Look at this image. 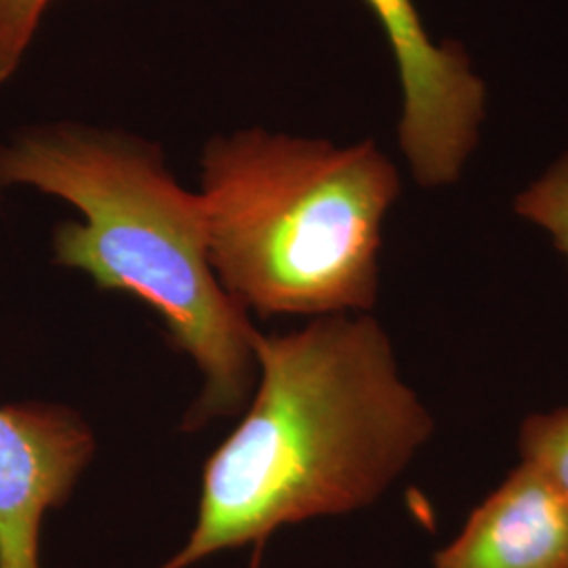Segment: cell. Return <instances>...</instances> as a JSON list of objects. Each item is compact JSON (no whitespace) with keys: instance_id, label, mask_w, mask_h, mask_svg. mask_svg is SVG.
<instances>
[{"instance_id":"obj_1","label":"cell","mask_w":568,"mask_h":568,"mask_svg":"<svg viewBox=\"0 0 568 568\" xmlns=\"http://www.w3.org/2000/svg\"><path fill=\"white\" fill-rule=\"evenodd\" d=\"M253 352L260 386L204 462L192 535L161 568L262 548L276 528L373 506L436 429L384 326L366 314L257 331Z\"/></svg>"},{"instance_id":"obj_2","label":"cell","mask_w":568,"mask_h":568,"mask_svg":"<svg viewBox=\"0 0 568 568\" xmlns=\"http://www.w3.org/2000/svg\"><path fill=\"white\" fill-rule=\"evenodd\" d=\"M16 185L81 213L82 222L55 227V264L152 307L171 344L199 366L203 392L183 429L236 415L257 382V328L217 281L201 196L173 180L163 152L81 124L37 126L0 145V190Z\"/></svg>"},{"instance_id":"obj_3","label":"cell","mask_w":568,"mask_h":568,"mask_svg":"<svg viewBox=\"0 0 568 568\" xmlns=\"http://www.w3.org/2000/svg\"><path fill=\"white\" fill-rule=\"evenodd\" d=\"M201 166L209 262L244 312L325 318L377 304L403 183L375 143L251 129L206 143Z\"/></svg>"},{"instance_id":"obj_4","label":"cell","mask_w":568,"mask_h":568,"mask_svg":"<svg viewBox=\"0 0 568 568\" xmlns=\"http://www.w3.org/2000/svg\"><path fill=\"white\" fill-rule=\"evenodd\" d=\"M398 70V145L413 180L450 187L466 173L487 122V82L462 42H436L415 0H365Z\"/></svg>"},{"instance_id":"obj_5","label":"cell","mask_w":568,"mask_h":568,"mask_svg":"<svg viewBox=\"0 0 568 568\" xmlns=\"http://www.w3.org/2000/svg\"><path fill=\"white\" fill-rule=\"evenodd\" d=\"M95 455V434L61 405L0 406V568H42L49 511L72 497Z\"/></svg>"},{"instance_id":"obj_6","label":"cell","mask_w":568,"mask_h":568,"mask_svg":"<svg viewBox=\"0 0 568 568\" xmlns=\"http://www.w3.org/2000/svg\"><path fill=\"white\" fill-rule=\"evenodd\" d=\"M432 568H568V499L528 464H518Z\"/></svg>"},{"instance_id":"obj_7","label":"cell","mask_w":568,"mask_h":568,"mask_svg":"<svg viewBox=\"0 0 568 568\" xmlns=\"http://www.w3.org/2000/svg\"><path fill=\"white\" fill-rule=\"evenodd\" d=\"M520 220L539 227L568 264V148L514 199Z\"/></svg>"},{"instance_id":"obj_8","label":"cell","mask_w":568,"mask_h":568,"mask_svg":"<svg viewBox=\"0 0 568 568\" xmlns=\"http://www.w3.org/2000/svg\"><path fill=\"white\" fill-rule=\"evenodd\" d=\"M518 453L568 499V406L528 415L518 429Z\"/></svg>"},{"instance_id":"obj_9","label":"cell","mask_w":568,"mask_h":568,"mask_svg":"<svg viewBox=\"0 0 568 568\" xmlns=\"http://www.w3.org/2000/svg\"><path fill=\"white\" fill-rule=\"evenodd\" d=\"M51 0H0V84L20 70Z\"/></svg>"}]
</instances>
